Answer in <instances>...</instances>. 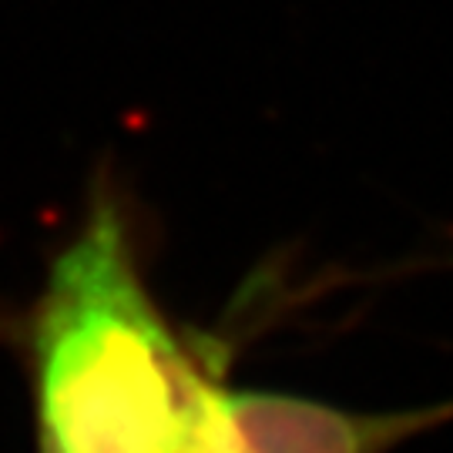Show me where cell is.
I'll return each instance as SVG.
<instances>
[{"label": "cell", "instance_id": "cell-1", "mask_svg": "<svg viewBox=\"0 0 453 453\" xmlns=\"http://www.w3.org/2000/svg\"><path fill=\"white\" fill-rule=\"evenodd\" d=\"M41 453H175L205 376L192 370L97 205L54 265L37 323Z\"/></svg>", "mask_w": 453, "mask_h": 453}, {"label": "cell", "instance_id": "cell-2", "mask_svg": "<svg viewBox=\"0 0 453 453\" xmlns=\"http://www.w3.org/2000/svg\"><path fill=\"white\" fill-rule=\"evenodd\" d=\"M376 434L336 406L205 383L175 453H370Z\"/></svg>", "mask_w": 453, "mask_h": 453}]
</instances>
